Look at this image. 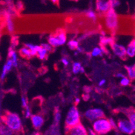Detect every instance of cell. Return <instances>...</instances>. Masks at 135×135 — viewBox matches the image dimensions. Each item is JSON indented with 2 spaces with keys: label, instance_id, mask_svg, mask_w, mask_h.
Here are the masks:
<instances>
[{
  "label": "cell",
  "instance_id": "cell-1",
  "mask_svg": "<svg viewBox=\"0 0 135 135\" xmlns=\"http://www.w3.org/2000/svg\"><path fill=\"white\" fill-rule=\"evenodd\" d=\"M2 123L10 128L14 134H19L23 131L22 120L16 113L6 112L2 116Z\"/></svg>",
  "mask_w": 135,
  "mask_h": 135
},
{
  "label": "cell",
  "instance_id": "cell-2",
  "mask_svg": "<svg viewBox=\"0 0 135 135\" xmlns=\"http://www.w3.org/2000/svg\"><path fill=\"white\" fill-rule=\"evenodd\" d=\"M81 123L79 112L76 106L70 108L65 119V131Z\"/></svg>",
  "mask_w": 135,
  "mask_h": 135
},
{
  "label": "cell",
  "instance_id": "cell-3",
  "mask_svg": "<svg viewBox=\"0 0 135 135\" xmlns=\"http://www.w3.org/2000/svg\"><path fill=\"white\" fill-rule=\"evenodd\" d=\"M93 129L98 135L105 134L112 130L109 120L105 118L95 120L93 123Z\"/></svg>",
  "mask_w": 135,
  "mask_h": 135
},
{
  "label": "cell",
  "instance_id": "cell-4",
  "mask_svg": "<svg viewBox=\"0 0 135 135\" xmlns=\"http://www.w3.org/2000/svg\"><path fill=\"white\" fill-rule=\"evenodd\" d=\"M105 27L111 31H115L118 26V18L115 9L110 8L105 14Z\"/></svg>",
  "mask_w": 135,
  "mask_h": 135
},
{
  "label": "cell",
  "instance_id": "cell-5",
  "mask_svg": "<svg viewBox=\"0 0 135 135\" xmlns=\"http://www.w3.org/2000/svg\"><path fill=\"white\" fill-rule=\"evenodd\" d=\"M85 116L90 122H94L98 119L105 118V114L102 109L91 108L89 109L85 112Z\"/></svg>",
  "mask_w": 135,
  "mask_h": 135
},
{
  "label": "cell",
  "instance_id": "cell-6",
  "mask_svg": "<svg viewBox=\"0 0 135 135\" xmlns=\"http://www.w3.org/2000/svg\"><path fill=\"white\" fill-rule=\"evenodd\" d=\"M117 128L120 132L126 134H132L135 130L127 119H119L118 121Z\"/></svg>",
  "mask_w": 135,
  "mask_h": 135
},
{
  "label": "cell",
  "instance_id": "cell-7",
  "mask_svg": "<svg viewBox=\"0 0 135 135\" xmlns=\"http://www.w3.org/2000/svg\"><path fill=\"white\" fill-rule=\"evenodd\" d=\"M111 48L112 49L113 52L114 53L116 56H118L119 58L121 59H126L127 55H126V48L124 46L114 42L111 45Z\"/></svg>",
  "mask_w": 135,
  "mask_h": 135
},
{
  "label": "cell",
  "instance_id": "cell-8",
  "mask_svg": "<svg viewBox=\"0 0 135 135\" xmlns=\"http://www.w3.org/2000/svg\"><path fill=\"white\" fill-rule=\"evenodd\" d=\"M66 133L67 135H88V131L84 126L80 123L66 131Z\"/></svg>",
  "mask_w": 135,
  "mask_h": 135
},
{
  "label": "cell",
  "instance_id": "cell-9",
  "mask_svg": "<svg viewBox=\"0 0 135 135\" xmlns=\"http://www.w3.org/2000/svg\"><path fill=\"white\" fill-rule=\"evenodd\" d=\"M110 8L111 7H110V1L98 0L96 2V10L99 13L105 15Z\"/></svg>",
  "mask_w": 135,
  "mask_h": 135
},
{
  "label": "cell",
  "instance_id": "cell-10",
  "mask_svg": "<svg viewBox=\"0 0 135 135\" xmlns=\"http://www.w3.org/2000/svg\"><path fill=\"white\" fill-rule=\"evenodd\" d=\"M33 127L36 130L40 129L45 123V119L40 114H33L30 116Z\"/></svg>",
  "mask_w": 135,
  "mask_h": 135
},
{
  "label": "cell",
  "instance_id": "cell-11",
  "mask_svg": "<svg viewBox=\"0 0 135 135\" xmlns=\"http://www.w3.org/2000/svg\"><path fill=\"white\" fill-rule=\"evenodd\" d=\"M55 36L58 40L60 44V46L63 45L66 43L67 42V36H66V34L64 30H61V31H58L56 34H55Z\"/></svg>",
  "mask_w": 135,
  "mask_h": 135
},
{
  "label": "cell",
  "instance_id": "cell-12",
  "mask_svg": "<svg viewBox=\"0 0 135 135\" xmlns=\"http://www.w3.org/2000/svg\"><path fill=\"white\" fill-rule=\"evenodd\" d=\"M126 114L127 115L128 121L131 122L134 129H135V114L134 110L133 108H130L126 110Z\"/></svg>",
  "mask_w": 135,
  "mask_h": 135
},
{
  "label": "cell",
  "instance_id": "cell-13",
  "mask_svg": "<svg viewBox=\"0 0 135 135\" xmlns=\"http://www.w3.org/2000/svg\"><path fill=\"white\" fill-rule=\"evenodd\" d=\"M126 55L130 57H134L135 55V41L134 39L132 40L130 42V44L128 45L127 49H126Z\"/></svg>",
  "mask_w": 135,
  "mask_h": 135
},
{
  "label": "cell",
  "instance_id": "cell-14",
  "mask_svg": "<svg viewBox=\"0 0 135 135\" xmlns=\"http://www.w3.org/2000/svg\"><path fill=\"white\" fill-rule=\"evenodd\" d=\"M25 47L27 48L28 49H29L31 52L32 56H36L37 55V52H38L41 49V46H38V45H34L32 44H29L27 43L25 44Z\"/></svg>",
  "mask_w": 135,
  "mask_h": 135
},
{
  "label": "cell",
  "instance_id": "cell-15",
  "mask_svg": "<svg viewBox=\"0 0 135 135\" xmlns=\"http://www.w3.org/2000/svg\"><path fill=\"white\" fill-rule=\"evenodd\" d=\"M13 131L4 124H0V135H13Z\"/></svg>",
  "mask_w": 135,
  "mask_h": 135
},
{
  "label": "cell",
  "instance_id": "cell-16",
  "mask_svg": "<svg viewBox=\"0 0 135 135\" xmlns=\"http://www.w3.org/2000/svg\"><path fill=\"white\" fill-rule=\"evenodd\" d=\"M72 71L74 74H78V73H83L84 72V69L82 67L81 64L79 62H75L73 64V68Z\"/></svg>",
  "mask_w": 135,
  "mask_h": 135
},
{
  "label": "cell",
  "instance_id": "cell-17",
  "mask_svg": "<svg viewBox=\"0 0 135 135\" xmlns=\"http://www.w3.org/2000/svg\"><path fill=\"white\" fill-rule=\"evenodd\" d=\"M126 71H127L128 78L130 79L134 80L135 79V67L134 65L132 66H125Z\"/></svg>",
  "mask_w": 135,
  "mask_h": 135
},
{
  "label": "cell",
  "instance_id": "cell-18",
  "mask_svg": "<svg viewBox=\"0 0 135 135\" xmlns=\"http://www.w3.org/2000/svg\"><path fill=\"white\" fill-rule=\"evenodd\" d=\"M101 45L102 46H105L106 45H110L111 46L114 42V40L111 37H105V36H102L100 38Z\"/></svg>",
  "mask_w": 135,
  "mask_h": 135
},
{
  "label": "cell",
  "instance_id": "cell-19",
  "mask_svg": "<svg viewBox=\"0 0 135 135\" xmlns=\"http://www.w3.org/2000/svg\"><path fill=\"white\" fill-rule=\"evenodd\" d=\"M46 135H60L59 125L53 124L47 132Z\"/></svg>",
  "mask_w": 135,
  "mask_h": 135
},
{
  "label": "cell",
  "instance_id": "cell-20",
  "mask_svg": "<svg viewBox=\"0 0 135 135\" xmlns=\"http://www.w3.org/2000/svg\"><path fill=\"white\" fill-rule=\"evenodd\" d=\"M20 55L22 57H24V58L26 59H31L32 57L31 55V52L29 49H28L26 47H23L19 51Z\"/></svg>",
  "mask_w": 135,
  "mask_h": 135
},
{
  "label": "cell",
  "instance_id": "cell-21",
  "mask_svg": "<svg viewBox=\"0 0 135 135\" xmlns=\"http://www.w3.org/2000/svg\"><path fill=\"white\" fill-rule=\"evenodd\" d=\"M6 23H7V28L9 33H13L14 32V24L13 21L9 16H8L7 20H6Z\"/></svg>",
  "mask_w": 135,
  "mask_h": 135
},
{
  "label": "cell",
  "instance_id": "cell-22",
  "mask_svg": "<svg viewBox=\"0 0 135 135\" xmlns=\"http://www.w3.org/2000/svg\"><path fill=\"white\" fill-rule=\"evenodd\" d=\"M85 15L87 17H88L89 18L91 19L94 22H95L97 20V15L95 12L92 9H88L85 12Z\"/></svg>",
  "mask_w": 135,
  "mask_h": 135
},
{
  "label": "cell",
  "instance_id": "cell-23",
  "mask_svg": "<svg viewBox=\"0 0 135 135\" xmlns=\"http://www.w3.org/2000/svg\"><path fill=\"white\" fill-rule=\"evenodd\" d=\"M47 55H48L47 51H46L45 49L41 47V49H40V51L37 52V55H37L38 57L40 59L44 60L45 59H46V57H47Z\"/></svg>",
  "mask_w": 135,
  "mask_h": 135
},
{
  "label": "cell",
  "instance_id": "cell-24",
  "mask_svg": "<svg viewBox=\"0 0 135 135\" xmlns=\"http://www.w3.org/2000/svg\"><path fill=\"white\" fill-rule=\"evenodd\" d=\"M69 48L71 50H76L77 48L79 46V42L75 40H71L67 43Z\"/></svg>",
  "mask_w": 135,
  "mask_h": 135
},
{
  "label": "cell",
  "instance_id": "cell-25",
  "mask_svg": "<svg viewBox=\"0 0 135 135\" xmlns=\"http://www.w3.org/2000/svg\"><path fill=\"white\" fill-rule=\"evenodd\" d=\"M91 56H94V57H96V56H102L103 52L101 50V49L99 47H95L91 51Z\"/></svg>",
  "mask_w": 135,
  "mask_h": 135
},
{
  "label": "cell",
  "instance_id": "cell-26",
  "mask_svg": "<svg viewBox=\"0 0 135 135\" xmlns=\"http://www.w3.org/2000/svg\"><path fill=\"white\" fill-rule=\"evenodd\" d=\"M61 119V114L59 110H56L55 112V117H54V124H59Z\"/></svg>",
  "mask_w": 135,
  "mask_h": 135
},
{
  "label": "cell",
  "instance_id": "cell-27",
  "mask_svg": "<svg viewBox=\"0 0 135 135\" xmlns=\"http://www.w3.org/2000/svg\"><path fill=\"white\" fill-rule=\"evenodd\" d=\"M120 84L122 86H128V85L131 84V79H130L128 77H126V76H125L124 77H123V78L121 79Z\"/></svg>",
  "mask_w": 135,
  "mask_h": 135
},
{
  "label": "cell",
  "instance_id": "cell-28",
  "mask_svg": "<svg viewBox=\"0 0 135 135\" xmlns=\"http://www.w3.org/2000/svg\"><path fill=\"white\" fill-rule=\"evenodd\" d=\"M12 66H13V65H12V61H11L10 59L8 60V61L6 62V63L5 64V65H4L5 68H6V71H7V72H8V73L9 71H10L11 69H12Z\"/></svg>",
  "mask_w": 135,
  "mask_h": 135
},
{
  "label": "cell",
  "instance_id": "cell-29",
  "mask_svg": "<svg viewBox=\"0 0 135 135\" xmlns=\"http://www.w3.org/2000/svg\"><path fill=\"white\" fill-rule=\"evenodd\" d=\"M41 46L42 48L45 49L48 52H51V51H52V47L51 46V45H49V44H42L41 46Z\"/></svg>",
  "mask_w": 135,
  "mask_h": 135
},
{
  "label": "cell",
  "instance_id": "cell-30",
  "mask_svg": "<svg viewBox=\"0 0 135 135\" xmlns=\"http://www.w3.org/2000/svg\"><path fill=\"white\" fill-rule=\"evenodd\" d=\"M110 7L113 9H114V8H116V6H119L120 5V2L119 1H114V0H111L110 1Z\"/></svg>",
  "mask_w": 135,
  "mask_h": 135
},
{
  "label": "cell",
  "instance_id": "cell-31",
  "mask_svg": "<svg viewBox=\"0 0 135 135\" xmlns=\"http://www.w3.org/2000/svg\"><path fill=\"white\" fill-rule=\"evenodd\" d=\"M109 120V122H110V125L112 126V129H114V130H117L118 128H117V125L116 124V122L112 118H110L108 119Z\"/></svg>",
  "mask_w": 135,
  "mask_h": 135
},
{
  "label": "cell",
  "instance_id": "cell-32",
  "mask_svg": "<svg viewBox=\"0 0 135 135\" xmlns=\"http://www.w3.org/2000/svg\"><path fill=\"white\" fill-rule=\"evenodd\" d=\"M25 109V116L26 118H30L31 116V112H30V107L28 105Z\"/></svg>",
  "mask_w": 135,
  "mask_h": 135
},
{
  "label": "cell",
  "instance_id": "cell-33",
  "mask_svg": "<svg viewBox=\"0 0 135 135\" xmlns=\"http://www.w3.org/2000/svg\"><path fill=\"white\" fill-rule=\"evenodd\" d=\"M22 107L26 108L28 106V102H27V99H26L25 97L22 96Z\"/></svg>",
  "mask_w": 135,
  "mask_h": 135
},
{
  "label": "cell",
  "instance_id": "cell-34",
  "mask_svg": "<svg viewBox=\"0 0 135 135\" xmlns=\"http://www.w3.org/2000/svg\"><path fill=\"white\" fill-rule=\"evenodd\" d=\"M61 61H62V64H63L65 66V67H67V66L69 65V60L67 59L62 58V59H61Z\"/></svg>",
  "mask_w": 135,
  "mask_h": 135
},
{
  "label": "cell",
  "instance_id": "cell-35",
  "mask_svg": "<svg viewBox=\"0 0 135 135\" xmlns=\"http://www.w3.org/2000/svg\"><path fill=\"white\" fill-rule=\"evenodd\" d=\"M105 83H106V80H105V79H102L101 81H99V83H98V86L102 87L104 86Z\"/></svg>",
  "mask_w": 135,
  "mask_h": 135
},
{
  "label": "cell",
  "instance_id": "cell-36",
  "mask_svg": "<svg viewBox=\"0 0 135 135\" xmlns=\"http://www.w3.org/2000/svg\"><path fill=\"white\" fill-rule=\"evenodd\" d=\"M88 135H97L94 132V131L92 129H91V128H88Z\"/></svg>",
  "mask_w": 135,
  "mask_h": 135
},
{
  "label": "cell",
  "instance_id": "cell-37",
  "mask_svg": "<svg viewBox=\"0 0 135 135\" xmlns=\"http://www.w3.org/2000/svg\"><path fill=\"white\" fill-rule=\"evenodd\" d=\"M115 76H116V77H117V78H121V79H122V78H123V77H125L124 75H123V74H122V73H117V74H116V75H115Z\"/></svg>",
  "mask_w": 135,
  "mask_h": 135
},
{
  "label": "cell",
  "instance_id": "cell-38",
  "mask_svg": "<svg viewBox=\"0 0 135 135\" xmlns=\"http://www.w3.org/2000/svg\"><path fill=\"white\" fill-rule=\"evenodd\" d=\"M76 50H77V51H78L79 52H83V51H84L83 48L81 47V46H79L77 48V49H76Z\"/></svg>",
  "mask_w": 135,
  "mask_h": 135
},
{
  "label": "cell",
  "instance_id": "cell-39",
  "mask_svg": "<svg viewBox=\"0 0 135 135\" xmlns=\"http://www.w3.org/2000/svg\"><path fill=\"white\" fill-rule=\"evenodd\" d=\"M76 102H77V103H79V98H77V99H76Z\"/></svg>",
  "mask_w": 135,
  "mask_h": 135
},
{
  "label": "cell",
  "instance_id": "cell-40",
  "mask_svg": "<svg viewBox=\"0 0 135 135\" xmlns=\"http://www.w3.org/2000/svg\"><path fill=\"white\" fill-rule=\"evenodd\" d=\"M35 135H40V134L39 133V132H37L36 134H35Z\"/></svg>",
  "mask_w": 135,
  "mask_h": 135
}]
</instances>
